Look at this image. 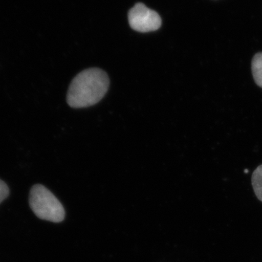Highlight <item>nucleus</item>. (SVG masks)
<instances>
[{
    "label": "nucleus",
    "mask_w": 262,
    "mask_h": 262,
    "mask_svg": "<svg viewBox=\"0 0 262 262\" xmlns=\"http://www.w3.org/2000/svg\"><path fill=\"white\" fill-rule=\"evenodd\" d=\"M29 205L34 214L40 220L60 223L65 219V210L53 192L41 184L31 189Z\"/></svg>",
    "instance_id": "obj_2"
},
{
    "label": "nucleus",
    "mask_w": 262,
    "mask_h": 262,
    "mask_svg": "<svg viewBox=\"0 0 262 262\" xmlns=\"http://www.w3.org/2000/svg\"><path fill=\"white\" fill-rule=\"evenodd\" d=\"M251 182L255 194L262 202V165L253 171Z\"/></svg>",
    "instance_id": "obj_5"
},
{
    "label": "nucleus",
    "mask_w": 262,
    "mask_h": 262,
    "mask_svg": "<svg viewBox=\"0 0 262 262\" xmlns=\"http://www.w3.org/2000/svg\"><path fill=\"white\" fill-rule=\"evenodd\" d=\"M10 190L8 185L0 179V203L9 195Z\"/></svg>",
    "instance_id": "obj_6"
},
{
    "label": "nucleus",
    "mask_w": 262,
    "mask_h": 262,
    "mask_svg": "<svg viewBox=\"0 0 262 262\" xmlns=\"http://www.w3.org/2000/svg\"><path fill=\"white\" fill-rule=\"evenodd\" d=\"M110 86L107 74L98 68L81 72L72 81L67 93V103L72 108H84L99 102Z\"/></svg>",
    "instance_id": "obj_1"
},
{
    "label": "nucleus",
    "mask_w": 262,
    "mask_h": 262,
    "mask_svg": "<svg viewBox=\"0 0 262 262\" xmlns=\"http://www.w3.org/2000/svg\"><path fill=\"white\" fill-rule=\"evenodd\" d=\"M251 71L255 83L262 88V52L256 53L253 57Z\"/></svg>",
    "instance_id": "obj_4"
},
{
    "label": "nucleus",
    "mask_w": 262,
    "mask_h": 262,
    "mask_svg": "<svg viewBox=\"0 0 262 262\" xmlns=\"http://www.w3.org/2000/svg\"><path fill=\"white\" fill-rule=\"evenodd\" d=\"M128 21L131 28L141 33L154 32L159 29L162 24L159 14L142 3H137L131 8Z\"/></svg>",
    "instance_id": "obj_3"
}]
</instances>
